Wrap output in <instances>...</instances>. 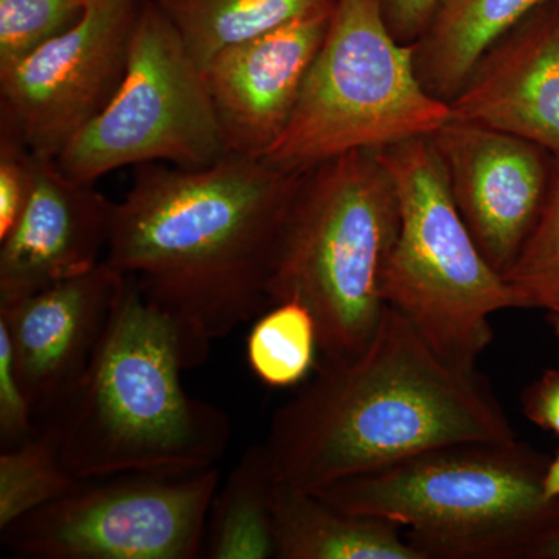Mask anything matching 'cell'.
Returning a JSON list of instances; mask_svg holds the SVG:
<instances>
[{"label": "cell", "instance_id": "13", "mask_svg": "<svg viewBox=\"0 0 559 559\" xmlns=\"http://www.w3.org/2000/svg\"><path fill=\"white\" fill-rule=\"evenodd\" d=\"M123 275L103 260L94 270L0 305L17 373L44 419L90 366L108 326Z\"/></svg>", "mask_w": 559, "mask_h": 559}, {"label": "cell", "instance_id": "20", "mask_svg": "<svg viewBox=\"0 0 559 559\" xmlns=\"http://www.w3.org/2000/svg\"><path fill=\"white\" fill-rule=\"evenodd\" d=\"M319 331L299 301L274 304L250 330L246 358L257 380L272 389L296 388L316 370Z\"/></svg>", "mask_w": 559, "mask_h": 559}, {"label": "cell", "instance_id": "2", "mask_svg": "<svg viewBox=\"0 0 559 559\" xmlns=\"http://www.w3.org/2000/svg\"><path fill=\"white\" fill-rule=\"evenodd\" d=\"M514 439L488 381L440 358L388 307L359 356L320 360L263 448L275 481L316 492L436 448Z\"/></svg>", "mask_w": 559, "mask_h": 559}, {"label": "cell", "instance_id": "3", "mask_svg": "<svg viewBox=\"0 0 559 559\" xmlns=\"http://www.w3.org/2000/svg\"><path fill=\"white\" fill-rule=\"evenodd\" d=\"M190 369L175 323L124 277L90 366L40 426L79 480L213 468L229 448L231 421L187 393Z\"/></svg>", "mask_w": 559, "mask_h": 559}, {"label": "cell", "instance_id": "25", "mask_svg": "<svg viewBox=\"0 0 559 559\" xmlns=\"http://www.w3.org/2000/svg\"><path fill=\"white\" fill-rule=\"evenodd\" d=\"M39 423L14 360L13 345L0 323V441L2 450L16 447L38 432Z\"/></svg>", "mask_w": 559, "mask_h": 559}, {"label": "cell", "instance_id": "26", "mask_svg": "<svg viewBox=\"0 0 559 559\" xmlns=\"http://www.w3.org/2000/svg\"><path fill=\"white\" fill-rule=\"evenodd\" d=\"M378 3L395 39L415 44L428 27L439 0H378Z\"/></svg>", "mask_w": 559, "mask_h": 559}, {"label": "cell", "instance_id": "8", "mask_svg": "<svg viewBox=\"0 0 559 559\" xmlns=\"http://www.w3.org/2000/svg\"><path fill=\"white\" fill-rule=\"evenodd\" d=\"M226 154L204 69L164 11L142 0L119 90L58 164L95 183L119 168L156 162L193 170Z\"/></svg>", "mask_w": 559, "mask_h": 559}, {"label": "cell", "instance_id": "14", "mask_svg": "<svg viewBox=\"0 0 559 559\" xmlns=\"http://www.w3.org/2000/svg\"><path fill=\"white\" fill-rule=\"evenodd\" d=\"M116 202L36 156L35 190L9 237L0 241V305L86 274L102 263Z\"/></svg>", "mask_w": 559, "mask_h": 559}, {"label": "cell", "instance_id": "5", "mask_svg": "<svg viewBox=\"0 0 559 559\" xmlns=\"http://www.w3.org/2000/svg\"><path fill=\"white\" fill-rule=\"evenodd\" d=\"M395 183L377 150H358L311 168L283 221L270 304L299 301L314 316L323 360L359 356L388 305L382 272L399 234Z\"/></svg>", "mask_w": 559, "mask_h": 559}, {"label": "cell", "instance_id": "31", "mask_svg": "<svg viewBox=\"0 0 559 559\" xmlns=\"http://www.w3.org/2000/svg\"><path fill=\"white\" fill-rule=\"evenodd\" d=\"M555 2H557V3H558V7H559V0H555Z\"/></svg>", "mask_w": 559, "mask_h": 559}, {"label": "cell", "instance_id": "24", "mask_svg": "<svg viewBox=\"0 0 559 559\" xmlns=\"http://www.w3.org/2000/svg\"><path fill=\"white\" fill-rule=\"evenodd\" d=\"M35 183L36 154L16 132L0 124V241L21 219Z\"/></svg>", "mask_w": 559, "mask_h": 559}, {"label": "cell", "instance_id": "22", "mask_svg": "<svg viewBox=\"0 0 559 559\" xmlns=\"http://www.w3.org/2000/svg\"><path fill=\"white\" fill-rule=\"evenodd\" d=\"M506 280L520 296L522 310H559V153H551L539 218Z\"/></svg>", "mask_w": 559, "mask_h": 559}, {"label": "cell", "instance_id": "30", "mask_svg": "<svg viewBox=\"0 0 559 559\" xmlns=\"http://www.w3.org/2000/svg\"><path fill=\"white\" fill-rule=\"evenodd\" d=\"M547 319H549L551 329H554L557 336H559V310L547 312Z\"/></svg>", "mask_w": 559, "mask_h": 559}, {"label": "cell", "instance_id": "12", "mask_svg": "<svg viewBox=\"0 0 559 559\" xmlns=\"http://www.w3.org/2000/svg\"><path fill=\"white\" fill-rule=\"evenodd\" d=\"M333 10L305 14L231 44L205 64L227 154L263 159L282 138Z\"/></svg>", "mask_w": 559, "mask_h": 559}, {"label": "cell", "instance_id": "1", "mask_svg": "<svg viewBox=\"0 0 559 559\" xmlns=\"http://www.w3.org/2000/svg\"><path fill=\"white\" fill-rule=\"evenodd\" d=\"M304 173L226 154L207 167H134L105 260L178 329L191 369L267 299L283 221Z\"/></svg>", "mask_w": 559, "mask_h": 559}, {"label": "cell", "instance_id": "19", "mask_svg": "<svg viewBox=\"0 0 559 559\" xmlns=\"http://www.w3.org/2000/svg\"><path fill=\"white\" fill-rule=\"evenodd\" d=\"M182 36L202 69L219 50L337 0H153Z\"/></svg>", "mask_w": 559, "mask_h": 559}, {"label": "cell", "instance_id": "27", "mask_svg": "<svg viewBox=\"0 0 559 559\" xmlns=\"http://www.w3.org/2000/svg\"><path fill=\"white\" fill-rule=\"evenodd\" d=\"M522 411L530 423L559 436V367L544 371L524 390Z\"/></svg>", "mask_w": 559, "mask_h": 559}, {"label": "cell", "instance_id": "11", "mask_svg": "<svg viewBox=\"0 0 559 559\" xmlns=\"http://www.w3.org/2000/svg\"><path fill=\"white\" fill-rule=\"evenodd\" d=\"M429 139L481 255L506 277L539 218L551 153L516 135L454 119Z\"/></svg>", "mask_w": 559, "mask_h": 559}, {"label": "cell", "instance_id": "23", "mask_svg": "<svg viewBox=\"0 0 559 559\" xmlns=\"http://www.w3.org/2000/svg\"><path fill=\"white\" fill-rule=\"evenodd\" d=\"M90 0H0V69L69 31Z\"/></svg>", "mask_w": 559, "mask_h": 559}, {"label": "cell", "instance_id": "16", "mask_svg": "<svg viewBox=\"0 0 559 559\" xmlns=\"http://www.w3.org/2000/svg\"><path fill=\"white\" fill-rule=\"evenodd\" d=\"M275 558L423 559L399 524L352 513L316 492L275 481Z\"/></svg>", "mask_w": 559, "mask_h": 559}, {"label": "cell", "instance_id": "7", "mask_svg": "<svg viewBox=\"0 0 559 559\" xmlns=\"http://www.w3.org/2000/svg\"><path fill=\"white\" fill-rule=\"evenodd\" d=\"M451 120L415 68L414 44L395 39L378 0H337L288 127L263 157L307 173L358 150L429 138Z\"/></svg>", "mask_w": 559, "mask_h": 559}, {"label": "cell", "instance_id": "18", "mask_svg": "<svg viewBox=\"0 0 559 559\" xmlns=\"http://www.w3.org/2000/svg\"><path fill=\"white\" fill-rule=\"evenodd\" d=\"M274 488V474L263 443L252 444L213 499L205 536V557L275 558Z\"/></svg>", "mask_w": 559, "mask_h": 559}, {"label": "cell", "instance_id": "21", "mask_svg": "<svg viewBox=\"0 0 559 559\" xmlns=\"http://www.w3.org/2000/svg\"><path fill=\"white\" fill-rule=\"evenodd\" d=\"M79 479L62 465L46 426L0 454V532L73 491Z\"/></svg>", "mask_w": 559, "mask_h": 559}, {"label": "cell", "instance_id": "17", "mask_svg": "<svg viewBox=\"0 0 559 559\" xmlns=\"http://www.w3.org/2000/svg\"><path fill=\"white\" fill-rule=\"evenodd\" d=\"M549 0H439L414 44L418 79L448 103L462 90L485 50Z\"/></svg>", "mask_w": 559, "mask_h": 559}, {"label": "cell", "instance_id": "4", "mask_svg": "<svg viewBox=\"0 0 559 559\" xmlns=\"http://www.w3.org/2000/svg\"><path fill=\"white\" fill-rule=\"evenodd\" d=\"M549 460L518 439L450 444L316 495L395 522L423 559H530L559 516L543 491Z\"/></svg>", "mask_w": 559, "mask_h": 559}, {"label": "cell", "instance_id": "15", "mask_svg": "<svg viewBox=\"0 0 559 559\" xmlns=\"http://www.w3.org/2000/svg\"><path fill=\"white\" fill-rule=\"evenodd\" d=\"M451 119L559 153V7L533 10L485 50L450 102Z\"/></svg>", "mask_w": 559, "mask_h": 559}, {"label": "cell", "instance_id": "6", "mask_svg": "<svg viewBox=\"0 0 559 559\" xmlns=\"http://www.w3.org/2000/svg\"><path fill=\"white\" fill-rule=\"evenodd\" d=\"M377 153L395 183L400 209L382 300L409 320L440 358L476 370L495 337L492 316L522 310L520 296L481 255L430 139L404 140Z\"/></svg>", "mask_w": 559, "mask_h": 559}, {"label": "cell", "instance_id": "28", "mask_svg": "<svg viewBox=\"0 0 559 559\" xmlns=\"http://www.w3.org/2000/svg\"><path fill=\"white\" fill-rule=\"evenodd\" d=\"M530 559H559V516L533 547Z\"/></svg>", "mask_w": 559, "mask_h": 559}, {"label": "cell", "instance_id": "10", "mask_svg": "<svg viewBox=\"0 0 559 559\" xmlns=\"http://www.w3.org/2000/svg\"><path fill=\"white\" fill-rule=\"evenodd\" d=\"M140 3L90 0L73 27L0 69V124L58 159L119 90Z\"/></svg>", "mask_w": 559, "mask_h": 559}, {"label": "cell", "instance_id": "9", "mask_svg": "<svg viewBox=\"0 0 559 559\" xmlns=\"http://www.w3.org/2000/svg\"><path fill=\"white\" fill-rule=\"evenodd\" d=\"M219 484L218 466L81 480L2 530V544L31 559H194L204 554Z\"/></svg>", "mask_w": 559, "mask_h": 559}, {"label": "cell", "instance_id": "29", "mask_svg": "<svg viewBox=\"0 0 559 559\" xmlns=\"http://www.w3.org/2000/svg\"><path fill=\"white\" fill-rule=\"evenodd\" d=\"M543 491L547 500L559 499V450L554 459L549 460L543 477Z\"/></svg>", "mask_w": 559, "mask_h": 559}]
</instances>
